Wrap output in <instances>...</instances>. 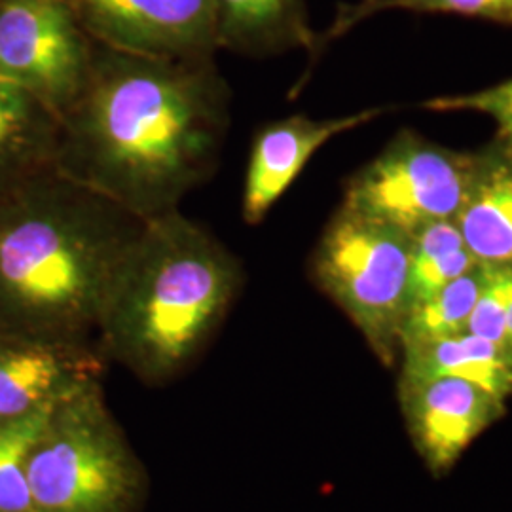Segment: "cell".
<instances>
[{
    "label": "cell",
    "mask_w": 512,
    "mask_h": 512,
    "mask_svg": "<svg viewBox=\"0 0 512 512\" xmlns=\"http://www.w3.org/2000/svg\"><path fill=\"white\" fill-rule=\"evenodd\" d=\"M52 408L0 421V512H37L27 480V459Z\"/></svg>",
    "instance_id": "19"
},
{
    "label": "cell",
    "mask_w": 512,
    "mask_h": 512,
    "mask_svg": "<svg viewBox=\"0 0 512 512\" xmlns=\"http://www.w3.org/2000/svg\"><path fill=\"white\" fill-rule=\"evenodd\" d=\"M404 427L433 476L452 471L482 433L507 412V401L454 376H399Z\"/></svg>",
    "instance_id": "9"
},
{
    "label": "cell",
    "mask_w": 512,
    "mask_h": 512,
    "mask_svg": "<svg viewBox=\"0 0 512 512\" xmlns=\"http://www.w3.org/2000/svg\"><path fill=\"white\" fill-rule=\"evenodd\" d=\"M215 12L219 48L251 55L315 52L304 0H215Z\"/></svg>",
    "instance_id": "14"
},
{
    "label": "cell",
    "mask_w": 512,
    "mask_h": 512,
    "mask_svg": "<svg viewBox=\"0 0 512 512\" xmlns=\"http://www.w3.org/2000/svg\"><path fill=\"white\" fill-rule=\"evenodd\" d=\"M88 37L71 0H0V76L61 120L92 71Z\"/></svg>",
    "instance_id": "7"
},
{
    "label": "cell",
    "mask_w": 512,
    "mask_h": 512,
    "mask_svg": "<svg viewBox=\"0 0 512 512\" xmlns=\"http://www.w3.org/2000/svg\"><path fill=\"white\" fill-rule=\"evenodd\" d=\"M59 118L33 93L0 76V190L54 169Z\"/></svg>",
    "instance_id": "13"
},
{
    "label": "cell",
    "mask_w": 512,
    "mask_h": 512,
    "mask_svg": "<svg viewBox=\"0 0 512 512\" xmlns=\"http://www.w3.org/2000/svg\"><path fill=\"white\" fill-rule=\"evenodd\" d=\"M107 359L97 346L0 329V421L52 408L101 382Z\"/></svg>",
    "instance_id": "10"
},
{
    "label": "cell",
    "mask_w": 512,
    "mask_h": 512,
    "mask_svg": "<svg viewBox=\"0 0 512 512\" xmlns=\"http://www.w3.org/2000/svg\"><path fill=\"white\" fill-rule=\"evenodd\" d=\"M382 12L452 14L512 27V0H357L338 8L329 31L315 38L313 55L319 54L330 40L344 37L355 25Z\"/></svg>",
    "instance_id": "18"
},
{
    "label": "cell",
    "mask_w": 512,
    "mask_h": 512,
    "mask_svg": "<svg viewBox=\"0 0 512 512\" xmlns=\"http://www.w3.org/2000/svg\"><path fill=\"white\" fill-rule=\"evenodd\" d=\"M399 361L403 376H454L484 387L503 401L512 397V363L503 346L467 330L406 346Z\"/></svg>",
    "instance_id": "15"
},
{
    "label": "cell",
    "mask_w": 512,
    "mask_h": 512,
    "mask_svg": "<svg viewBox=\"0 0 512 512\" xmlns=\"http://www.w3.org/2000/svg\"><path fill=\"white\" fill-rule=\"evenodd\" d=\"M454 220H439L410 236V308L476 268Z\"/></svg>",
    "instance_id": "16"
},
{
    "label": "cell",
    "mask_w": 512,
    "mask_h": 512,
    "mask_svg": "<svg viewBox=\"0 0 512 512\" xmlns=\"http://www.w3.org/2000/svg\"><path fill=\"white\" fill-rule=\"evenodd\" d=\"M503 349L507 353V357L511 359L512 363V306L509 311V319H507V330H505V338H503Z\"/></svg>",
    "instance_id": "22"
},
{
    "label": "cell",
    "mask_w": 512,
    "mask_h": 512,
    "mask_svg": "<svg viewBox=\"0 0 512 512\" xmlns=\"http://www.w3.org/2000/svg\"><path fill=\"white\" fill-rule=\"evenodd\" d=\"M243 268L222 241L179 209L143 222L97 319V348L148 385L181 376L238 300Z\"/></svg>",
    "instance_id": "3"
},
{
    "label": "cell",
    "mask_w": 512,
    "mask_h": 512,
    "mask_svg": "<svg viewBox=\"0 0 512 512\" xmlns=\"http://www.w3.org/2000/svg\"><path fill=\"white\" fill-rule=\"evenodd\" d=\"M37 512H139L148 476L101 382L55 404L27 459Z\"/></svg>",
    "instance_id": "4"
},
{
    "label": "cell",
    "mask_w": 512,
    "mask_h": 512,
    "mask_svg": "<svg viewBox=\"0 0 512 512\" xmlns=\"http://www.w3.org/2000/svg\"><path fill=\"white\" fill-rule=\"evenodd\" d=\"M421 107L433 112H478L490 116L495 122V145L512 154V78L480 92L433 97Z\"/></svg>",
    "instance_id": "20"
},
{
    "label": "cell",
    "mask_w": 512,
    "mask_h": 512,
    "mask_svg": "<svg viewBox=\"0 0 512 512\" xmlns=\"http://www.w3.org/2000/svg\"><path fill=\"white\" fill-rule=\"evenodd\" d=\"M454 222L478 266L512 268V154L494 141Z\"/></svg>",
    "instance_id": "12"
},
{
    "label": "cell",
    "mask_w": 512,
    "mask_h": 512,
    "mask_svg": "<svg viewBox=\"0 0 512 512\" xmlns=\"http://www.w3.org/2000/svg\"><path fill=\"white\" fill-rule=\"evenodd\" d=\"M384 112L385 109L376 107L325 120L294 114L258 129L243 183V220L249 226L260 224L319 148L342 133L365 126Z\"/></svg>",
    "instance_id": "11"
},
{
    "label": "cell",
    "mask_w": 512,
    "mask_h": 512,
    "mask_svg": "<svg viewBox=\"0 0 512 512\" xmlns=\"http://www.w3.org/2000/svg\"><path fill=\"white\" fill-rule=\"evenodd\" d=\"M480 160L482 150H452L403 129L349 179L342 205L412 236L431 222L454 220Z\"/></svg>",
    "instance_id": "6"
},
{
    "label": "cell",
    "mask_w": 512,
    "mask_h": 512,
    "mask_svg": "<svg viewBox=\"0 0 512 512\" xmlns=\"http://www.w3.org/2000/svg\"><path fill=\"white\" fill-rule=\"evenodd\" d=\"M511 306L512 268H484V283L465 330L503 346Z\"/></svg>",
    "instance_id": "21"
},
{
    "label": "cell",
    "mask_w": 512,
    "mask_h": 512,
    "mask_svg": "<svg viewBox=\"0 0 512 512\" xmlns=\"http://www.w3.org/2000/svg\"><path fill=\"white\" fill-rule=\"evenodd\" d=\"M310 275L376 359L395 365L410 311V236L340 205L311 253Z\"/></svg>",
    "instance_id": "5"
},
{
    "label": "cell",
    "mask_w": 512,
    "mask_h": 512,
    "mask_svg": "<svg viewBox=\"0 0 512 512\" xmlns=\"http://www.w3.org/2000/svg\"><path fill=\"white\" fill-rule=\"evenodd\" d=\"M482 283L484 268L476 266L414 304L404 319L401 349L448 338L467 329Z\"/></svg>",
    "instance_id": "17"
},
{
    "label": "cell",
    "mask_w": 512,
    "mask_h": 512,
    "mask_svg": "<svg viewBox=\"0 0 512 512\" xmlns=\"http://www.w3.org/2000/svg\"><path fill=\"white\" fill-rule=\"evenodd\" d=\"M230 93L209 59L101 46L59 120L54 169L147 220L179 207L217 169Z\"/></svg>",
    "instance_id": "1"
},
{
    "label": "cell",
    "mask_w": 512,
    "mask_h": 512,
    "mask_svg": "<svg viewBox=\"0 0 512 512\" xmlns=\"http://www.w3.org/2000/svg\"><path fill=\"white\" fill-rule=\"evenodd\" d=\"M143 222L55 169L0 190V329L90 342Z\"/></svg>",
    "instance_id": "2"
},
{
    "label": "cell",
    "mask_w": 512,
    "mask_h": 512,
    "mask_svg": "<svg viewBox=\"0 0 512 512\" xmlns=\"http://www.w3.org/2000/svg\"><path fill=\"white\" fill-rule=\"evenodd\" d=\"M101 46L160 59H209L217 44L215 0H71Z\"/></svg>",
    "instance_id": "8"
}]
</instances>
